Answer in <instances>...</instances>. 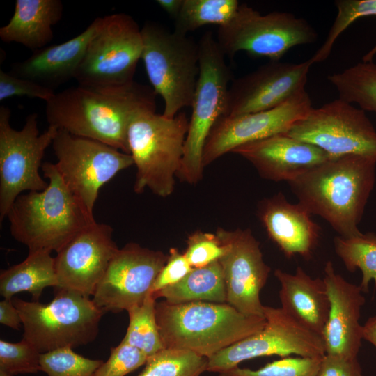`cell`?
<instances>
[{
  "label": "cell",
  "mask_w": 376,
  "mask_h": 376,
  "mask_svg": "<svg viewBox=\"0 0 376 376\" xmlns=\"http://www.w3.org/2000/svg\"><path fill=\"white\" fill-rule=\"evenodd\" d=\"M0 323L15 330H19L22 325L20 314L13 299H3L0 302Z\"/></svg>",
  "instance_id": "42"
},
{
  "label": "cell",
  "mask_w": 376,
  "mask_h": 376,
  "mask_svg": "<svg viewBox=\"0 0 376 376\" xmlns=\"http://www.w3.org/2000/svg\"><path fill=\"white\" fill-rule=\"evenodd\" d=\"M173 304L193 301L226 303L224 274L219 260L193 269L178 283L153 293Z\"/></svg>",
  "instance_id": "27"
},
{
  "label": "cell",
  "mask_w": 376,
  "mask_h": 376,
  "mask_svg": "<svg viewBox=\"0 0 376 376\" xmlns=\"http://www.w3.org/2000/svg\"><path fill=\"white\" fill-rule=\"evenodd\" d=\"M225 246L219 262L226 291V303L239 312L264 316L260 299L270 267L265 263L259 242L250 229L228 230L219 228L216 233Z\"/></svg>",
  "instance_id": "16"
},
{
  "label": "cell",
  "mask_w": 376,
  "mask_h": 376,
  "mask_svg": "<svg viewBox=\"0 0 376 376\" xmlns=\"http://www.w3.org/2000/svg\"><path fill=\"white\" fill-rule=\"evenodd\" d=\"M376 160L361 155L329 159L289 185L311 214L321 217L340 235H359L358 228L375 181Z\"/></svg>",
  "instance_id": "2"
},
{
  "label": "cell",
  "mask_w": 376,
  "mask_h": 376,
  "mask_svg": "<svg viewBox=\"0 0 376 376\" xmlns=\"http://www.w3.org/2000/svg\"><path fill=\"white\" fill-rule=\"evenodd\" d=\"M334 249L350 272L359 269L362 279L359 286L363 292H368V285L373 280L376 285V234L368 232L345 237L337 236L334 240Z\"/></svg>",
  "instance_id": "30"
},
{
  "label": "cell",
  "mask_w": 376,
  "mask_h": 376,
  "mask_svg": "<svg viewBox=\"0 0 376 376\" xmlns=\"http://www.w3.org/2000/svg\"><path fill=\"white\" fill-rule=\"evenodd\" d=\"M198 45L199 74L191 106L184 155L177 173L181 181L191 185L198 182L203 177V148L212 129L225 115L232 80L226 56L212 33H205Z\"/></svg>",
  "instance_id": "8"
},
{
  "label": "cell",
  "mask_w": 376,
  "mask_h": 376,
  "mask_svg": "<svg viewBox=\"0 0 376 376\" xmlns=\"http://www.w3.org/2000/svg\"><path fill=\"white\" fill-rule=\"evenodd\" d=\"M258 214L269 237L285 257L310 259L318 243L320 228L299 203L288 202L279 192L258 205Z\"/></svg>",
  "instance_id": "22"
},
{
  "label": "cell",
  "mask_w": 376,
  "mask_h": 376,
  "mask_svg": "<svg viewBox=\"0 0 376 376\" xmlns=\"http://www.w3.org/2000/svg\"><path fill=\"white\" fill-rule=\"evenodd\" d=\"M317 376H363L356 358L324 354L320 361Z\"/></svg>",
  "instance_id": "41"
},
{
  "label": "cell",
  "mask_w": 376,
  "mask_h": 376,
  "mask_svg": "<svg viewBox=\"0 0 376 376\" xmlns=\"http://www.w3.org/2000/svg\"><path fill=\"white\" fill-rule=\"evenodd\" d=\"M147 358L139 349L121 341L111 348L108 359L97 369L95 376H125L145 365Z\"/></svg>",
  "instance_id": "38"
},
{
  "label": "cell",
  "mask_w": 376,
  "mask_h": 376,
  "mask_svg": "<svg viewBox=\"0 0 376 376\" xmlns=\"http://www.w3.org/2000/svg\"><path fill=\"white\" fill-rule=\"evenodd\" d=\"M208 358L194 352L164 348L148 357L137 376H201L207 371Z\"/></svg>",
  "instance_id": "32"
},
{
  "label": "cell",
  "mask_w": 376,
  "mask_h": 376,
  "mask_svg": "<svg viewBox=\"0 0 376 376\" xmlns=\"http://www.w3.org/2000/svg\"><path fill=\"white\" fill-rule=\"evenodd\" d=\"M63 11L60 0H16L12 17L0 29V38L33 52L44 48L52 40V26L60 21Z\"/></svg>",
  "instance_id": "25"
},
{
  "label": "cell",
  "mask_w": 376,
  "mask_h": 376,
  "mask_svg": "<svg viewBox=\"0 0 376 376\" xmlns=\"http://www.w3.org/2000/svg\"><path fill=\"white\" fill-rule=\"evenodd\" d=\"M55 166L70 193L93 215L100 188L134 165L130 154L102 142L58 130L52 143Z\"/></svg>",
  "instance_id": "12"
},
{
  "label": "cell",
  "mask_w": 376,
  "mask_h": 376,
  "mask_svg": "<svg viewBox=\"0 0 376 376\" xmlns=\"http://www.w3.org/2000/svg\"><path fill=\"white\" fill-rule=\"evenodd\" d=\"M240 5L237 0H183L173 31L187 36L205 25L223 26L234 17Z\"/></svg>",
  "instance_id": "29"
},
{
  "label": "cell",
  "mask_w": 376,
  "mask_h": 376,
  "mask_svg": "<svg viewBox=\"0 0 376 376\" xmlns=\"http://www.w3.org/2000/svg\"><path fill=\"white\" fill-rule=\"evenodd\" d=\"M55 94L54 90L32 80L19 77L0 70V101L13 96H27L40 99L47 102Z\"/></svg>",
  "instance_id": "39"
},
{
  "label": "cell",
  "mask_w": 376,
  "mask_h": 376,
  "mask_svg": "<svg viewBox=\"0 0 376 376\" xmlns=\"http://www.w3.org/2000/svg\"><path fill=\"white\" fill-rule=\"evenodd\" d=\"M38 350L24 338L18 343L0 340V370L13 375L35 374L40 370Z\"/></svg>",
  "instance_id": "36"
},
{
  "label": "cell",
  "mask_w": 376,
  "mask_h": 376,
  "mask_svg": "<svg viewBox=\"0 0 376 376\" xmlns=\"http://www.w3.org/2000/svg\"><path fill=\"white\" fill-rule=\"evenodd\" d=\"M111 226L97 223L77 233L54 257L58 279L55 289L78 292L90 297L119 249L112 238Z\"/></svg>",
  "instance_id": "19"
},
{
  "label": "cell",
  "mask_w": 376,
  "mask_h": 376,
  "mask_svg": "<svg viewBox=\"0 0 376 376\" xmlns=\"http://www.w3.org/2000/svg\"><path fill=\"white\" fill-rule=\"evenodd\" d=\"M141 29L130 15L114 13L101 17L74 76L79 85L113 88L134 81L141 58Z\"/></svg>",
  "instance_id": "9"
},
{
  "label": "cell",
  "mask_w": 376,
  "mask_h": 376,
  "mask_svg": "<svg viewBox=\"0 0 376 376\" xmlns=\"http://www.w3.org/2000/svg\"><path fill=\"white\" fill-rule=\"evenodd\" d=\"M337 15L327 38L310 58L312 63L324 61L329 56L340 35L361 17L376 15V0H336ZM376 54V45L362 58L363 62H372Z\"/></svg>",
  "instance_id": "33"
},
{
  "label": "cell",
  "mask_w": 376,
  "mask_h": 376,
  "mask_svg": "<svg viewBox=\"0 0 376 376\" xmlns=\"http://www.w3.org/2000/svg\"><path fill=\"white\" fill-rule=\"evenodd\" d=\"M313 65L269 61L256 70L233 80L225 115L237 116L269 110L304 92Z\"/></svg>",
  "instance_id": "17"
},
{
  "label": "cell",
  "mask_w": 376,
  "mask_h": 376,
  "mask_svg": "<svg viewBox=\"0 0 376 376\" xmlns=\"http://www.w3.org/2000/svg\"><path fill=\"white\" fill-rule=\"evenodd\" d=\"M263 312L264 327L208 358L207 371L220 373L260 357H322L325 354L322 337L299 324L281 308L264 306Z\"/></svg>",
  "instance_id": "14"
},
{
  "label": "cell",
  "mask_w": 376,
  "mask_h": 376,
  "mask_svg": "<svg viewBox=\"0 0 376 376\" xmlns=\"http://www.w3.org/2000/svg\"><path fill=\"white\" fill-rule=\"evenodd\" d=\"M327 78L338 98L376 114V63L362 61Z\"/></svg>",
  "instance_id": "28"
},
{
  "label": "cell",
  "mask_w": 376,
  "mask_h": 376,
  "mask_svg": "<svg viewBox=\"0 0 376 376\" xmlns=\"http://www.w3.org/2000/svg\"><path fill=\"white\" fill-rule=\"evenodd\" d=\"M318 37L305 19L285 12L263 15L242 3L234 17L219 26L216 39L226 56L233 57L243 51L253 56L279 61L291 48L313 43Z\"/></svg>",
  "instance_id": "10"
},
{
  "label": "cell",
  "mask_w": 376,
  "mask_h": 376,
  "mask_svg": "<svg viewBox=\"0 0 376 376\" xmlns=\"http://www.w3.org/2000/svg\"><path fill=\"white\" fill-rule=\"evenodd\" d=\"M192 269L193 267L184 253H181L178 249H170L167 261L159 273L151 289V293H155L178 283Z\"/></svg>",
  "instance_id": "40"
},
{
  "label": "cell",
  "mask_w": 376,
  "mask_h": 376,
  "mask_svg": "<svg viewBox=\"0 0 376 376\" xmlns=\"http://www.w3.org/2000/svg\"><path fill=\"white\" fill-rule=\"evenodd\" d=\"M324 281L329 312L322 338L325 354L356 358L361 346V308L366 299L359 285L336 273L331 261L324 267Z\"/></svg>",
  "instance_id": "20"
},
{
  "label": "cell",
  "mask_w": 376,
  "mask_h": 376,
  "mask_svg": "<svg viewBox=\"0 0 376 376\" xmlns=\"http://www.w3.org/2000/svg\"><path fill=\"white\" fill-rule=\"evenodd\" d=\"M155 313L165 348L186 350L210 358L262 329L265 316L247 315L228 303H156Z\"/></svg>",
  "instance_id": "4"
},
{
  "label": "cell",
  "mask_w": 376,
  "mask_h": 376,
  "mask_svg": "<svg viewBox=\"0 0 376 376\" xmlns=\"http://www.w3.org/2000/svg\"><path fill=\"white\" fill-rule=\"evenodd\" d=\"M285 134L318 147L331 159L361 155L376 160V130L366 111L340 98L312 108Z\"/></svg>",
  "instance_id": "13"
},
{
  "label": "cell",
  "mask_w": 376,
  "mask_h": 376,
  "mask_svg": "<svg viewBox=\"0 0 376 376\" xmlns=\"http://www.w3.org/2000/svg\"><path fill=\"white\" fill-rule=\"evenodd\" d=\"M362 336L376 347V315L369 318L362 326Z\"/></svg>",
  "instance_id": "44"
},
{
  "label": "cell",
  "mask_w": 376,
  "mask_h": 376,
  "mask_svg": "<svg viewBox=\"0 0 376 376\" xmlns=\"http://www.w3.org/2000/svg\"><path fill=\"white\" fill-rule=\"evenodd\" d=\"M232 152L251 162L261 177L275 182H289L331 159L318 147L285 134L242 145Z\"/></svg>",
  "instance_id": "21"
},
{
  "label": "cell",
  "mask_w": 376,
  "mask_h": 376,
  "mask_svg": "<svg viewBox=\"0 0 376 376\" xmlns=\"http://www.w3.org/2000/svg\"><path fill=\"white\" fill-rule=\"evenodd\" d=\"M0 376H14L6 371L0 370Z\"/></svg>",
  "instance_id": "45"
},
{
  "label": "cell",
  "mask_w": 376,
  "mask_h": 376,
  "mask_svg": "<svg viewBox=\"0 0 376 376\" xmlns=\"http://www.w3.org/2000/svg\"><path fill=\"white\" fill-rule=\"evenodd\" d=\"M10 109L0 107V222L24 191H40L48 186L39 169L46 149L58 131L54 126L40 134L38 114H29L20 130L10 125Z\"/></svg>",
  "instance_id": "11"
},
{
  "label": "cell",
  "mask_w": 376,
  "mask_h": 376,
  "mask_svg": "<svg viewBox=\"0 0 376 376\" xmlns=\"http://www.w3.org/2000/svg\"><path fill=\"white\" fill-rule=\"evenodd\" d=\"M159 6L174 19L179 14L183 0H157Z\"/></svg>",
  "instance_id": "43"
},
{
  "label": "cell",
  "mask_w": 376,
  "mask_h": 376,
  "mask_svg": "<svg viewBox=\"0 0 376 376\" xmlns=\"http://www.w3.org/2000/svg\"><path fill=\"white\" fill-rule=\"evenodd\" d=\"M322 357H286L252 370L237 366L219 376H317Z\"/></svg>",
  "instance_id": "35"
},
{
  "label": "cell",
  "mask_w": 376,
  "mask_h": 376,
  "mask_svg": "<svg viewBox=\"0 0 376 376\" xmlns=\"http://www.w3.org/2000/svg\"><path fill=\"white\" fill-rule=\"evenodd\" d=\"M225 246L216 233L195 231L187 240L183 253L193 268L205 267L224 255Z\"/></svg>",
  "instance_id": "37"
},
{
  "label": "cell",
  "mask_w": 376,
  "mask_h": 376,
  "mask_svg": "<svg viewBox=\"0 0 376 376\" xmlns=\"http://www.w3.org/2000/svg\"><path fill=\"white\" fill-rule=\"evenodd\" d=\"M189 120L185 112L173 117L144 111L132 120L127 132L130 155L136 169L134 190L146 188L166 198L175 187V176L184 155Z\"/></svg>",
  "instance_id": "5"
},
{
  "label": "cell",
  "mask_w": 376,
  "mask_h": 376,
  "mask_svg": "<svg viewBox=\"0 0 376 376\" xmlns=\"http://www.w3.org/2000/svg\"><path fill=\"white\" fill-rule=\"evenodd\" d=\"M156 299L150 293L144 301L130 308L129 325L122 341L150 357L164 349L157 323Z\"/></svg>",
  "instance_id": "31"
},
{
  "label": "cell",
  "mask_w": 376,
  "mask_h": 376,
  "mask_svg": "<svg viewBox=\"0 0 376 376\" xmlns=\"http://www.w3.org/2000/svg\"><path fill=\"white\" fill-rule=\"evenodd\" d=\"M141 31L147 76L164 101L162 114L173 117L191 106L199 74L198 42L155 22H146Z\"/></svg>",
  "instance_id": "6"
},
{
  "label": "cell",
  "mask_w": 376,
  "mask_h": 376,
  "mask_svg": "<svg viewBox=\"0 0 376 376\" xmlns=\"http://www.w3.org/2000/svg\"><path fill=\"white\" fill-rule=\"evenodd\" d=\"M57 286L54 257L47 251L29 252L22 262L0 273V294L3 299L28 292L33 301H38L45 288Z\"/></svg>",
  "instance_id": "26"
},
{
  "label": "cell",
  "mask_w": 376,
  "mask_h": 376,
  "mask_svg": "<svg viewBox=\"0 0 376 376\" xmlns=\"http://www.w3.org/2000/svg\"><path fill=\"white\" fill-rule=\"evenodd\" d=\"M103 362L86 358L65 347L40 354V370L47 376H95Z\"/></svg>",
  "instance_id": "34"
},
{
  "label": "cell",
  "mask_w": 376,
  "mask_h": 376,
  "mask_svg": "<svg viewBox=\"0 0 376 376\" xmlns=\"http://www.w3.org/2000/svg\"><path fill=\"white\" fill-rule=\"evenodd\" d=\"M100 20L95 18L83 32L67 41L34 51L26 59L13 63L10 73L54 91L74 79Z\"/></svg>",
  "instance_id": "23"
},
{
  "label": "cell",
  "mask_w": 376,
  "mask_h": 376,
  "mask_svg": "<svg viewBox=\"0 0 376 376\" xmlns=\"http://www.w3.org/2000/svg\"><path fill=\"white\" fill-rule=\"evenodd\" d=\"M153 89L136 81L119 87L66 88L46 102L49 126L130 154L127 132L139 113L156 110Z\"/></svg>",
  "instance_id": "1"
},
{
  "label": "cell",
  "mask_w": 376,
  "mask_h": 376,
  "mask_svg": "<svg viewBox=\"0 0 376 376\" xmlns=\"http://www.w3.org/2000/svg\"><path fill=\"white\" fill-rule=\"evenodd\" d=\"M41 169L48 186L40 191L20 194L7 217L11 235L26 246L29 252L57 253L96 221L68 190L55 164L44 162Z\"/></svg>",
  "instance_id": "3"
},
{
  "label": "cell",
  "mask_w": 376,
  "mask_h": 376,
  "mask_svg": "<svg viewBox=\"0 0 376 376\" xmlns=\"http://www.w3.org/2000/svg\"><path fill=\"white\" fill-rule=\"evenodd\" d=\"M55 291L54 297L47 304L13 299L22 318L23 338L41 354L92 343L105 313L90 297L67 290Z\"/></svg>",
  "instance_id": "7"
},
{
  "label": "cell",
  "mask_w": 376,
  "mask_h": 376,
  "mask_svg": "<svg viewBox=\"0 0 376 376\" xmlns=\"http://www.w3.org/2000/svg\"><path fill=\"white\" fill-rule=\"evenodd\" d=\"M274 276L281 285L279 296L282 310L321 336L329 312L323 279L312 278L301 267H297L294 274L276 269Z\"/></svg>",
  "instance_id": "24"
},
{
  "label": "cell",
  "mask_w": 376,
  "mask_h": 376,
  "mask_svg": "<svg viewBox=\"0 0 376 376\" xmlns=\"http://www.w3.org/2000/svg\"><path fill=\"white\" fill-rule=\"evenodd\" d=\"M306 91L274 109L237 116H222L212 129L203 152L205 168L224 154L253 141L285 134L312 109Z\"/></svg>",
  "instance_id": "18"
},
{
  "label": "cell",
  "mask_w": 376,
  "mask_h": 376,
  "mask_svg": "<svg viewBox=\"0 0 376 376\" xmlns=\"http://www.w3.org/2000/svg\"><path fill=\"white\" fill-rule=\"evenodd\" d=\"M168 259V254L130 242L110 261L93 296L104 313L127 311L141 304Z\"/></svg>",
  "instance_id": "15"
}]
</instances>
